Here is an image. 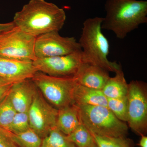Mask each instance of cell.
Here are the masks:
<instances>
[{
  "instance_id": "27",
  "label": "cell",
  "mask_w": 147,
  "mask_h": 147,
  "mask_svg": "<svg viewBox=\"0 0 147 147\" xmlns=\"http://www.w3.org/2000/svg\"><path fill=\"white\" fill-rule=\"evenodd\" d=\"M15 26V24L13 21L5 24L0 23V33L13 28Z\"/></svg>"
},
{
  "instance_id": "28",
  "label": "cell",
  "mask_w": 147,
  "mask_h": 147,
  "mask_svg": "<svg viewBox=\"0 0 147 147\" xmlns=\"http://www.w3.org/2000/svg\"><path fill=\"white\" fill-rule=\"evenodd\" d=\"M138 146L140 147H147V137L146 135L141 136Z\"/></svg>"
},
{
  "instance_id": "25",
  "label": "cell",
  "mask_w": 147,
  "mask_h": 147,
  "mask_svg": "<svg viewBox=\"0 0 147 147\" xmlns=\"http://www.w3.org/2000/svg\"><path fill=\"white\" fill-rule=\"evenodd\" d=\"M15 82L0 77V102L7 94Z\"/></svg>"
},
{
  "instance_id": "18",
  "label": "cell",
  "mask_w": 147,
  "mask_h": 147,
  "mask_svg": "<svg viewBox=\"0 0 147 147\" xmlns=\"http://www.w3.org/2000/svg\"><path fill=\"white\" fill-rule=\"evenodd\" d=\"M67 136L77 147H91L94 143L91 133L82 124Z\"/></svg>"
},
{
  "instance_id": "3",
  "label": "cell",
  "mask_w": 147,
  "mask_h": 147,
  "mask_svg": "<svg viewBox=\"0 0 147 147\" xmlns=\"http://www.w3.org/2000/svg\"><path fill=\"white\" fill-rule=\"evenodd\" d=\"M103 18H88L84 21L79 43L82 49V63L89 64L115 72L122 68L116 62L108 60L110 44L103 34L101 25Z\"/></svg>"
},
{
  "instance_id": "13",
  "label": "cell",
  "mask_w": 147,
  "mask_h": 147,
  "mask_svg": "<svg viewBox=\"0 0 147 147\" xmlns=\"http://www.w3.org/2000/svg\"><path fill=\"white\" fill-rule=\"evenodd\" d=\"M78 84L84 86L102 90L110 79L109 71L98 66L82 63L74 77Z\"/></svg>"
},
{
  "instance_id": "21",
  "label": "cell",
  "mask_w": 147,
  "mask_h": 147,
  "mask_svg": "<svg viewBox=\"0 0 147 147\" xmlns=\"http://www.w3.org/2000/svg\"><path fill=\"white\" fill-rule=\"evenodd\" d=\"M108 108L120 120L127 122V96L117 98H107Z\"/></svg>"
},
{
  "instance_id": "16",
  "label": "cell",
  "mask_w": 147,
  "mask_h": 147,
  "mask_svg": "<svg viewBox=\"0 0 147 147\" xmlns=\"http://www.w3.org/2000/svg\"><path fill=\"white\" fill-rule=\"evenodd\" d=\"M115 73V76L110 77L102 90L107 98H120L127 95L128 84L122 68Z\"/></svg>"
},
{
  "instance_id": "7",
  "label": "cell",
  "mask_w": 147,
  "mask_h": 147,
  "mask_svg": "<svg viewBox=\"0 0 147 147\" xmlns=\"http://www.w3.org/2000/svg\"><path fill=\"white\" fill-rule=\"evenodd\" d=\"M35 37L21 30L15 26L0 33V57L34 61Z\"/></svg>"
},
{
  "instance_id": "5",
  "label": "cell",
  "mask_w": 147,
  "mask_h": 147,
  "mask_svg": "<svg viewBox=\"0 0 147 147\" xmlns=\"http://www.w3.org/2000/svg\"><path fill=\"white\" fill-rule=\"evenodd\" d=\"M31 79L45 100L56 109L73 105L78 84L75 77H55L37 71Z\"/></svg>"
},
{
  "instance_id": "22",
  "label": "cell",
  "mask_w": 147,
  "mask_h": 147,
  "mask_svg": "<svg viewBox=\"0 0 147 147\" xmlns=\"http://www.w3.org/2000/svg\"><path fill=\"white\" fill-rule=\"evenodd\" d=\"M30 127L28 113L17 112L7 130L17 134L26 131Z\"/></svg>"
},
{
  "instance_id": "9",
  "label": "cell",
  "mask_w": 147,
  "mask_h": 147,
  "mask_svg": "<svg viewBox=\"0 0 147 147\" xmlns=\"http://www.w3.org/2000/svg\"><path fill=\"white\" fill-rule=\"evenodd\" d=\"M58 113L38 90L28 113L30 128L43 139L57 127Z\"/></svg>"
},
{
  "instance_id": "4",
  "label": "cell",
  "mask_w": 147,
  "mask_h": 147,
  "mask_svg": "<svg viewBox=\"0 0 147 147\" xmlns=\"http://www.w3.org/2000/svg\"><path fill=\"white\" fill-rule=\"evenodd\" d=\"M81 123L91 133L111 138L126 137L128 127L120 120L108 107L102 106H76Z\"/></svg>"
},
{
  "instance_id": "6",
  "label": "cell",
  "mask_w": 147,
  "mask_h": 147,
  "mask_svg": "<svg viewBox=\"0 0 147 147\" xmlns=\"http://www.w3.org/2000/svg\"><path fill=\"white\" fill-rule=\"evenodd\" d=\"M127 122L137 135L147 133V86L145 82L131 81L128 84Z\"/></svg>"
},
{
  "instance_id": "14",
  "label": "cell",
  "mask_w": 147,
  "mask_h": 147,
  "mask_svg": "<svg viewBox=\"0 0 147 147\" xmlns=\"http://www.w3.org/2000/svg\"><path fill=\"white\" fill-rule=\"evenodd\" d=\"M73 104L76 106L93 105L108 107V99L102 90L77 84L74 93Z\"/></svg>"
},
{
  "instance_id": "1",
  "label": "cell",
  "mask_w": 147,
  "mask_h": 147,
  "mask_svg": "<svg viewBox=\"0 0 147 147\" xmlns=\"http://www.w3.org/2000/svg\"><path fill=\"white\" fill-rule=\"evenodd\" d=\"M65 11L53 3L45 0H30L14 14L12 21L21 30L36 37L62 28Z\"/></svg>"
},
{
  "instance_id": "20",
  "label": "cell",
  "mask_w": 147,
  "mask_h": 147,
  "mask_svg": "<svg viewBox=\"0 0 147 147\" xmlns=\"http://www.w3.org/2000/svg\"><path fill=\"white\" fill-rule=\"evenodd\" d=\"M16 113L7 94L0 102V127L8 129Z\"/></svg>"
},
{
  "instance_id": "23",
  "label": "cell",
  "mask_w": 147,
  "mask_h": 147,
  "mask_svg": "<svg viewBox=\"0 0 147 147\" xmlns=\"http://www.w3.org/2000/svg\"><path fill=\"white\" fill-rule=\"evenodd\" d=\"M0 147H18L12 138V133L0 127Z\"/></svg>"
},
{
  "instance_id": "29",
  "label": "cell",
  "mask_w": 147,
  "mask_h": 147,
  "mask_svg": "<svg viewBox=\"0 0 147 147\" xmlns=\"http://www.w3.org/2000/svg\"><path fill=\"white\" fill-rule=\"evenodd\" d=\"M91 147H97V146H96V144H95V143H94V144H93L92 146Z\"/></svg>"
},
{
  "instance_id": "17",
  "label": "cell",
  "mask_w": 147,
  "mask_h": 147,
  "mask_svg": "<svg viewBox=\"0 0 147 147\" xmlns=\"http://www.w3.org/2000/svg\"><path fill=\"white\" fill-rule=\"evenodd\" d=\"M40 147H77L65 135L58 129L53 128L42 139Z\"/></svg>"
},
{
  "instance_id": "12",
  "label": "cell",
  "mask_w": 147,
  "mask_h": 147,
  "mask_svg": "<svg viewBox=\"0 0 147 147\" xmlns=\"http://www.w3.org/2000/svg\"><path fill=\"white\" fill-rule=\"evenodd\" d=\"M37 91L31 79H25L14 83L8 96L16 112L28 113Z\"/></svg>"
},
{
  "instance_id": "8",
  "label": "cell",
  "mask_w": 147,
  "mask_h": 147,
  "mask_svg": "<svg viewBox=\"0 0 147 147\" xmlns=\"http://www.w3.org/2000/svg\"><path fill=\"white\" fill-rule=\"evenodd\" d=\"M82 50L74 37H63L58 32H52L36 37L34 53L36 58L64 56Z\"/></svg>"
},
{
  "instance_id": "10",
  "label": "cell",
  "mask_w": 147,
  "mask_h": 147,
  "mask_svg": "<svg viewBox=\"0 0 147 147\" xmlns=\"http://www.w3.org/2000/svg\"><path fill=\"white\" fill-rule=\"evenodd\" d=\"M82 51L64 56L36 58L33 61L37 71L59 77H74L82 61Z\"/></svg>"
},
{
  "instance_id": "11",
  "label": "cell",
  "mask_w": 147,
  "mask_h": 147,
  "mask_svg": "<svg viewBox=\"0 0 147 147\" xmlns=\"http://www.w3.org/2000/svg\"><path fill=\"white\" fill-rule=\"evenodd\" d=\"M37 70L33 61L0 57V77L14 82L32 78Z\"/></svg>"
},
{
  "instance_id": "19",
  "label": "cell",
  "mask_w": 147,
  "mask_h": 147,
  "mask_svg": "<svg viewBox=\"0 0 147 147\" xmlns=\"http://www.w3.org/2000/svg\"><path fill=\"white\" fill-rule=\"evenodd\" d=\"M12 138L18 147H40L42 141L31 128L19 134L12 133Z\"/></svg>"
},
{
  "instance_id": "2",
  "label": "cell",
  "mask_w": 147,
  "mask_h": 147,
  "mask_svg": "<svg viewBox=\"0 0 147 147\" xmlns=\"http://www.w3.org/2000/svg\"><path fill=\"white\" fill-rule=\"evenodd\" d=\"M105 9L101 28L113 32L119 39L147 22V1L107 0Z\"/></svg>"
},
{
  "instance_id": "15",
  "label": "cell",
  "mask_w": 147,
  "mask_h": 147,
  "mask_svg": "<svg viewBox=\"0 0 147 147\" xmlns=\"http://www.w3.org/2000/svg\"><path fill=\"white\" fill-rule=\"evenodd\" d=\"M81 124L76 105L73 104L58 110L57 127L65 135L70 134Z\"/></svg>"
},
{
  "instance_id": "26",
  "label": "cell",
  "mask_w": 147,
  "mask_h": 147,
  "mask_svg": "<svg viewBox=\"0 0 147 147\" xmlns=\"http://www.w3.org/2000/svg\"><path fill=\"white\" fill-rule=\"evenodd\" d=\"M112 139L115 147H134L132 140L126 137Z\"/></svg>"
},
{
  "instance_id": "24",
  "label": "cell",
  "mask_w": 147,
  "mask_h": 147,
  "mask_svg": "<svg viewBox=\"0 0 147 147\" xmlns=\"http://www.w3.org/2000/svg\"><path fill=\"white\" fill-rule=\"evenodd\" d=\"M91 133L97 147H115L112 138Z\"/></svg>"
}]
</instances>
